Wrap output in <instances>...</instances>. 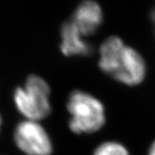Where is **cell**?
Returning <instances> with one entry per match:
<instances>
[{"label": "cell", "mask_w": 155, "mask_h": 155, "mask_svg": "<svg viewBox=\"0 0 155 155\" xmlns=\"http://www.w3.org/2000/svg\"><path fill=\"white\" fill-rule=\"evenodd\" d=\"M100 69L127 85H136L144 79L146 63L136 50L117 36H110L99 49Z\"/></svg>", "instance_id": "cell-1"}, {"label": "cell", "mask_w": 155, "mask_h": 155, "mask_svg": "<svg viewBox=\"0 0 155 155\" xmlns=\"http://www.w3.org/2000/svg\"><path fill=\"white\" fill-rule=\"evenodd\" d=\"M71 115L69 127L73 133L91 134L99 130L105 122L103 104L92 95L81 91L72 92L67 104Z\"/></svg>", "instance_id": "cell-2"}, {"label": "cell", "mask_w": 155, "mask_h": 155, "mask_svg": "<svg viewBox=\"0 0 155 155\" xmlns=\"http://www.w3.org/2000/svg\"><path fill=\"white\" fill-rule=\"evenodd\" d=\"M50 87L42 78L29 75L22 86L17 87L13 101L20 114L29 121L37 122L51 113Z\"/></svg>", "instance_id": "cell-3"}, {"label": "cell", "mask_w": 155, "mask_h": 155, "mask_svg": "<svg viewBox=\"0 0 155 155\" xmlns=\"http://www.w3.org/2000/svg\"><path fill=\"white\" fill-rule=\"evenodd\" d=\"M14 141L26 155H51L53 143L48 133L37 122H20L14 130Z\"/></svg>", "instance_id": "cell-4"}, {"label": "cell", "mask_w": 155, "mask_h": 155, "mask_svg": "<svg viewBox=\"0 0 155 155\" xmlns=\"http://www.w3.org/2000/svg\"><path fill=\"white\" fill-rule=\"evenodd\" d=\"M71 20L83 36L91 35L101 26L104 20L103 11L94 0H83L76 8Z\"/></svg>", "instance_id": "cell-5"}, {"label": "cell", "mask_w": 155, "mask_h": 155, "mask_svg": "<svg viewBox=\"0 0 155 155\" xmlns=\"http://www.w3.org/2000/svg\"><path fill=\"white\" fill-rule=\"evenodd\" d=\"M61 37L60 48L64 55L89 56L93 53L92 46L84 40V36L71 20L62 24Z\"/></svg>", "instance_id": "cell-6"}, {"label": "cell", "mask_w": 155, "mask_h": 155, "mask_svg": "<svg viewBox=\"0 0 155 155\" xmlns=\"http://www.w3.org/2000/svg\"><path fill=\"white\" fill-rule=\"evenodd\" d=\"M93 155H129V153L122 144L114 141H107L97 147Z\"/></svg>", "instance_id": "cell-7"}, {"label": "cell", "mask_w": 155, "mask_h": 155, "mask_svg": "<svg viewBox=\"0 0 155 155\" xmlns=\"http://www.w3.org/2000/svg\"><path fill=\"white\" fill-rule=\"evenodd\" d=\"M148 155H155V141L152 144L151 147H150Z\"/></svg>", "instance_id": "cell-8"}, {"label": "cell", "mask_w": 155, "mask_h": 155, "mask_svg": "<svg viewBox=\"0 0 155 155\" xmlns=\"http://www.w3.org/2000/svg\"><path fill=\"white\" fill-rule=\"evenodd\" d=\"M1 124H2V118H1V115H0V129H1Z\"/></svg>", "instance_id": "cell-9"}]
</instances>
